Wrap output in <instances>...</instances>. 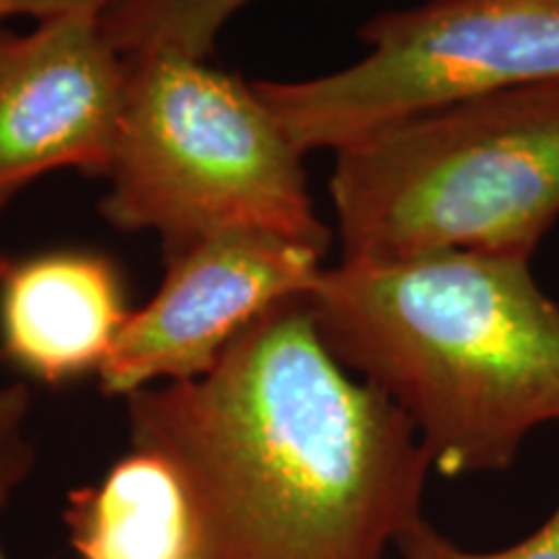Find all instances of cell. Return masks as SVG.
<instances>
[{
  "instance_id": "cell-1",
  "label": "cell",
  "mask_w": 559,
  "mask_h": 559,
  "mask_svg": "<svg viewBox=\"0 0 559 559\" xmlns=\"http://www.w3.org/2000/svg\"><path fill=\"white\" fill-rule=\"evenodd\" d=\"M132 449L185 474L202 559H383L432 472L415 425L358 381L306 298L257 319L205 376L128 396Z\"/></svg>"
},
{
  "instance_id": "cell-2",
  "label": "cell",
  "mask_w": 559,
  "mask_h": 559,
  "mask_svg": "<svg viewBox=\"0 0 559 559\" xmlns=\"http://www.w3.org/2000/svg\"><path fill=\"white\" fill-rule=\"evenodd\" d=\"M306 304L334 358L407 415L443 477L508 472L531 432L559 423V304L528 260L340 262Z\"/></svg>"
},
{
  "instance_id": "cell-3",
  "label": "cell",
  "mask_w": 559,
  "mask_h": 559,
  "mask_svg": "<svg viewBox=\"0 0 559 559\" xmlns=\"http://www.w3.org/2000/svg\"><path fill=\"white\" fill-rule=\"evenodd\" d=\"M342 262L528 260L559 221V81L498 91L334 151Z\"/></svg>"
},
{
  "instance_id": "cell-4",
  "label": "cell",
  "mask_w": 559,
  "mask_h": 559,
  "mask_svg": "<svg viewBox=\"0 0 559 559\" xmlns=\"http://www.w3.org/2000/svg\"><path fill=\"white\" fill-rule=\"evenodd\" d=\"M128 60L122 120L102 213L115 228L153 230L166 260L234 230L270 234L319 251V221L304 156L254 86L205 60Z\"/></svg>"
},
{
  "instance_id": "cell-5",
  "label": "cell",
  "mask_w": 559,
  "mask_h": 559,
  "mask_svg": "<svg viewBox=\"0 0 559 559\" xmlns=\"http://www.w3.org/2000/svg\"><path fill=\"white\" fill-rule=\"evenodd\" d=\"M368 52L309 81L254 83L300 153L425 111L559 81V0H428L360 29Z\"/></svg>"
},
{
  "instance_id": "cell-6",
  "label": "cell",
  "mask_w": 559,
  "mask_h": 559,
  "mask_svg": "<svg viewBox=\"0 0 559 559\" xmlns=\"http://www.w3.org/2000/svg\"><path fill=\"white\" fill-rule=\"evenodd\" d=\"M324 251L270 234L234 230L169 257L166 277L143 309L130 311L99 370L102 391L135 394L192 381L218 362L257 319L306 298Z\"/></svg>"
},
{
  "instance_id": "cell-7",
  "label": "cell",
  "mask_w": 559,
  "mask_h": 559,
  "mask_svg": "<svg viewBox=\"0 0 559 559\" xmlns=\"http://www.w3.org/2000/svg\"><path fill=\"white\" fill-rule=\"evenodd\" d=\"M124 81L128 60L99 16L70 13L0 37V210L50 171L107 177Z\"/></svg>"
},
{
  "instance_id": "cell-8",
  "label": "cell",
  "mask_w": 559,
  "mask_h": 559,
  "mask_svg": "<svg viewBox=\"0 0 559 559\" xmlns=\"http://www.w3.org/2000/svg\"><path fill=\"white\" fill-rule=\"evenodd\" d=\"M130 311L107 257L52 251L0 260L3 355L41 383L99 373Z\"/></svg>"
},
{
  "instance_id": "cell-9",
  "label": "cell",
  "mask_w": 559,
  "mask_h": 559,
  "mask_svg": "<svg viewBox=\"0 0 559 559\" xmlns=\"http://www.w3.org/2000/svg\"><path fill=\"white\" fill-rule=\"evenodd\" d=\"M79 559H202V521L185 474L156 451L132 449L94 485L68 495Z\"/></svg>"
},
{
  "instance_id": "cell-10",
  "label": "cell",
  "mask_w": 559,
  "mask_h": 559,
  "mask_svg": "<svg viewBox=\"0 0 559 559\" xmlns=\"http://www.w3.org/2000/svg\"><path fill=\"white\" fill-rule=\"evenodd\" d=\"M251 0H122L102 21L104 37L122 58L185 55L205 60L223 26Z\"/></svg>"
},
{
  "instance_id": "cell-11",
  "label": "cell",
  "mask_w": 559,
  "mask_h": 559,
  "mask_svg": "<svg viewBox=\"0 0 559 559\" xmlns=\"http://www.w3.org/2000/svg\"><path fill=\"white\" fill-rule=\"evenodd\" d=\"M402 559H559V506L539 528L531 531L526 539L495 551H472L459 547L449 536L432 528L428 521L417 523L409 534L396 544Z\"/></svg>"
},
{
  "instance_id": "cell-12",
  "label": "cell",
  "mask_w": 559,
  "mask_h": 559,
  "mask_svg": "<svg viewBox=\"0 0 559 559\" xmlns=\"http://www.w3.org/2000/svg\"><path fill=\"white\" fill-rule=\"evenodd\" d=\"M29 391L21 383L0 386V481H21L34 466V449L24 438Z\"/></svg>"
},
{
  "instance_id": "cell-13",
  "label": "cell",
  "mask_w": 559,
  "mask_h": 559,
  "mask_svg": "<svg viewBox=\"0 0 559 559\" xmlns=\"http://www.w3.org/2000/svg\"><path fill=\"white\" fill-rule=\"evenodd\" d=\"M120 3L122 0H3L5 16H32L37 21L70 16V13L104 16Z\"/></svg>"
},
{
  "instance_id": "cell-14",
  "label": "cell",
  "mask_w": 559,
  "mask_h": 559,
  "mask_svg": "<svg viewBox=\"0 0 559 559\" xmlns=\"http://www.w3.org/2000/svg\"><path fill=\"white\" fill-rule=\"evenodd\" d=\"M16 481H0V513H3V508H5V502L11 500V495L16 492ZM0 559H11L9 555H5V549H3V542H0Z\"/></svg>"
},
{
  "instance_id": "cell-15",
  "label": "cell",
  "mask_w": 559,
  "mask_h": 559,
  "mask_svg": "<svg viewBox=\"0 0 559 559\" xmlns=\"http://www.w3.org/2000/svg\"><path fill=\"white\" fill-rule=\"evenodd\" d=\"M0 19H5V5H3V0H0Z\"/></svg>"
}]
</instances>
